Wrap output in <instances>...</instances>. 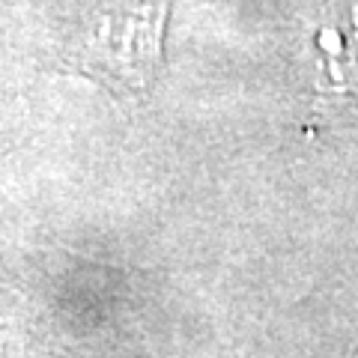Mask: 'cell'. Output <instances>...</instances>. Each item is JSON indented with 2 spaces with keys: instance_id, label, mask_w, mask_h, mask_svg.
<instances>
[{
  "instance_id": "1",
  "label": "cell",
  "mask_w": 358,
  "mask_h": 358,
  "mask_svg": "<svg viewBox=\"0 0 358 358\" xmlns=\"http://www.w3.org/2000/svg\"><path fill=\"white\" fill-rule=\"evenodd\" d=\"M167 0H141L105 15L87 36L78 63L87 75L141 96L162 66Z\"/></svg>"
}]
</instances>
